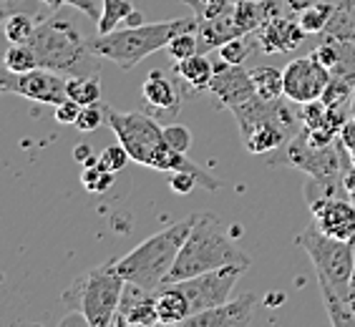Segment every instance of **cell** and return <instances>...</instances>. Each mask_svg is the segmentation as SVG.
I'll return each mask as SVG.
<instances>
[{
	"instance_id": "6da1fadb",
	"label": "cell",
	"mask_w": 355,
	"mask_h": 327,
	"mask_svg": "<svg viewBox=\"0 0 355 327\" xmlns=\"http://www.w3.org/2000/svg\"><path fill=\"white\" fill-rule=\"evenodd\" d=\"M300 247L310 257L320 282V294L333 325H355V312L350 307V282L355 269V239H333L318 227H308L297 237Z\"/></svg>"
},
{
	"instance_id": "7a4b0ae2",
	"label": "cell",
	"mask_w": 355,
	"mask_h": 327,
	"mask_svg": "<svg viewBox=\"0 0 355 327\" xmlns=\"http://www.w3.org/2000/svg\"><path fill=\"white\" fill-rule=\"evenodd\" d=\"M106 121H109L111 131L116 134L119 143H123V149L129 151L131 161L149 166L157 171H189L199 179V184L209 191L219 189V182L209 177L202 166L191 161L187 154L177 151L166 141L164 129L146 114H123V111L109 109L106 106Z\"/></svg>"
},
{
	"instance_id": "3957f363",
	"label": "cell",
	"mask_w": 355,
	"mask_h": 327,
	"mask_svg": "<svg viewBox=\"0 0 355 327\" xmlns=\"http://www.w3.org/2000/svg\"><path fill=\"white\" fill-rule=\"evenodd\" d=\"M230 265L250 267L252 259L234 245L232 237L227 234L225 224H222V219L214 214H202L194 219L189 237H187L184 247H182V252H179L177 262H174L164 282L189 280V277Z\"/></svg>"
},
{
	"instance_id": "277c9868",
	"label": "cell",
	"mask_w": 355,
	"mask_h": 327,
	"mask_svg": "<svg viewBox=\"0 0 355 327\" xmlns=\"http://www.w3.org/2000/svg\"><path fill=\"white\" fill-rule=\"evenodd\" d=\"M232 114L237 118L242 146L254 157H270L285 149L302 129V118L295 116L282 98L267 101L254 96L252 101L234 106Z\"/></svg>"
},
{
	"instance_id": "5b68a950",
	"label": "cell",
	"mask_w": 355,
	"mask_h": 327,
	"mask_svg": "<svg viewBox=\"0 0 355 327\" xmlns=\"http://www.w3.org/2000/svg\"><path fill=\"white\" fill-rule=\"evenodd\" d=\"M194 219L197 217H187L177 224L162 229V232L151 234L141 245L134 247L129 254L116 259V269L121 272L123 280L134 282L144 290H151V292H159V287L169 277L171 267H174L187 237H189Z\"/></svg>"
},
{
	"instance_id": "8992f818",
	"label": "cell",
	"mask_w": 355,
	"mask_h": 327,
	"mask_svg": "<svg viewBox=\"0 0 355 327\" xmlns=\"http://www.w3.org/2000/svg\"><path fill=\"white\" fill-rule=\"evenodd\" d=\"M199 21L191 18H174V21H159V23H146V26H129L119 28L111 33H98L94 41H89L91 51L98 58L116 63L119 69L129 71L144 58H149L151 53H157L162 48L171 43L174 35L182 30H191L197 28Z\"/></svg>"
},
{
	"instance_id": "52a82bcc",
	"label": "cell",
	"mask_w": 355,
	"mask_h": 327,
	"mask_svg": "<svg viewBox=\"0 0 355 327\" xmlns=\"http://www.w3.org/2000/svg\"><path fill=\"white\" fill-rule=\"evenodd\" d=\"M38 66L66 76H96L98 73V55L91 51L89 41L78 33L71 21L48 18L41 21L31 38Z\"/></svg>"
},
{
	"instance_id": "ba28073f",
	"label": "cell",
	"mask_w": 355,
	"mask_h": 327,
	"mask_svg": "<svg viewBox=\"0 0 355 327\" xmlns=\"http://www.w3.org/2000/svg\"><path fill=\"white\" fill-rule=\"evenodd\" d=\"M270 164H287L293 169L305 171L310 179L318 182H340L345 171L353 166L350 151L345 149V143L340 139L335 141H318L315 136H310V131L302 126L300 134L293 136V141L287 143L285 149L270 154Z\"/></svg>"
},
{
	"instance_id": "9c48e42d",
	"label": "cell",
	"mask_w": 355,
	"mask_h": 327,
	"mask_svg": "<svg viewBox=\"0 0 355 327\" xmlns=\"http://www.w3.org/2000/svg\"><path fill=\"white\" fill-rule=\"evenodd\" d=\"M123 287L126 280L116 269V262H106L76 280L69 297H76V310L86 315L89 327H109L116 320Z\"/></svg>"
},
{
	"instance_id": "30bf717a",
	"label": "cell",
	"mask_w": 355,
	"mask_h": 327,
	"mask_svg": "<svg viewBox=\"0 0 355 327\" xmlns=\"http://www.w3.org/2000/svg\"><path fill=\"white\" fill-rule=\"evenodd\" d=\"M245 272H247V267L230 265V267L212 269V272L197 274V277H189V280L171 282V285H177L179 290H182V294H184L191 307V315H199V312H205V310H212V307L230 300L234 285H237V280Z\"/></svg>"
},
{
	"instance_id": "8fae6325",
	"label": "cell",
	"mask_w": 355,
	"mask_h": 327,
	"mask_svg": "<svg viewBox=\"0 0 355 327\" xmlns=\"http://www.w3.org/2000/svg\"><path fill=\"white\" fill-rule=\"evenodd\" d=\"M330 86V69L322 66L313 53L295 58L282 69V89L285 98L293 103H313L320 101Z\"/></svg>"
},
{
	"instance_id": "7c38bea8",
	"label": "cell",
	"mask_w": 355,
	"mask_h": 327,
	"mask_svg": "<svg viewBox=\"0 0 355 327\" xmlns=\"http://www.w3.org/2000/svg\"><path fill=\"white\" fill-rule=\"evenodd\" d=\"M3 91L31 98V101L58 106L69 98V78H61L51 69H33L28 73H13V71L6 69Z\"/></svg>"
},
{
	"instance_id": "4fadbf2b",
	"label": "cell",
	"mask_w": 355,
	"mask_h": 327,
	"mask_svg": "<svg viewBox=\"0 0 355 327\" xmlns=\"http://www.w3.org/2000/svg\"><path fill=\"white\" fill-rule=\"evenodd\" d=\"M209 91H212L214 98L230 111H232L234 106H242V103L252 101L254 96H257L250 71H245L242 66H234V63L222 61V58L214 63V78H212V83H209Z\"/></svg>"
},
{
	"instance_id": "5bb4252c",
	"label": "cell",
	"mask_w": 355,
	"mask_h": 327,
	"mask_svg": "<svg viewBox=\"0 0 355 327\" xmlns=\"http://www.w3.org/2000/svg\"><path fill=\"white\" fill-rule=\"evenodd\" d=\"M315 227L333 239H355V202L345 194L310 204Z\"/></svg>"
},
{
	"instance_id": "9a60e30c",
	"label": "cell",
	"mask_w": 355,
	"mask_h": 327,
	"mask_svg": "<svg viewBox=\"0 0 355 327\" xmlns=\"http://www.w3.org/2000/svg\"><path fill=\"white\" fill-rule=\"evenodd\" d=\"M257 302H260L257 294L245 292V294H239V297H234V300H227V302H222V305L212 307V310L191 315L182 325L184 327H247L252 322Z\"/></svg>"
},
{
	"instance_id": "2e32d148",
	"label": "cell",
	"mask_w": 355,
	"mask_h": 327,
	"mask_svg": "<svg viewBox=\"0 0 355 327\" xmlns=\"http://www.w3.org/2000/svg\"><path fill=\"white\" fill-rule=\"evenodd\" d=\"M114 325H129V327H151L162 325L159 322V310H157V292L144 290V287L126 282L119 302V312Z\"/></svg>"
},
{
	"instance_id": "e0dca14e",
	"label": "cell",
	"mask_w": 355,
	"mask_h": 327,
	"mask_svg": "<svg viewBox=\"0 0 355 327\" xmlns=\"http://www.w3.org/2000/svg\"><path fill=\"white\" fill-rule=\"evenodd\" d=\"M305 35L308 33L300 21H293L287 15H275L257 30V41L265 53H282V51H295Z\"/></svg>"
},
{
	"instance_id": "ac0fdd59",
	"label": "cell",
	"mask_w": 355,
	"mask_h": 327,
	"mask_svg": "<svg viewBox=\"0 0 355 327\" xmlns=\"http://www.w3.org/2000/svg\"><path fill=\"white\" fill-rule=\"evenodd\" d=\"M237 35H242V33H239L237 23H234L232 8L225 10L222 15H217V18L199 21V26H197L199 53H209L212 48H222L227 41H232Z\"/></svg>"
},
{
	"instance_id": "d6986e66",
	"label": "cell",
	"mask_w": 355,
	"mask_h": 327,
	"mask_svg": "<svg viewBox=\"0 0 355 327\" xmlns=\"http://www.w3.org/2000/svg\"><path fill=\"white\" fill-rule=\"evenodd\" d=\"M157 310L162 325H182L191 315V307L177 285L164 282L157 292Z\"/></svg>"
},
{
	"instance_id": "ffe728a7",
	"label": "cell",
	"mask_w": 355,
	"mask_h": 327,
	"mask_svg": "<svg viewBox=\"0 0 355 327\" xmlns=\"http://www.w3.org/2000/svg\"><path fill=\"white\" fill-rule=\"evenodd\" d=\"M141 94L151 109H157V111H171V114H174V111L179 109V103H182L177 89H174V83H171L166 76L159 73V71L146 76V81L141 83Z\"/></svg>"
},
{
	"instance_id": "44dd1931",
	"label": "cell",
	"mask_w": 355,
	"mask_h": 327,
	"mask_svg": "<svg viewBox=\"0 0 355 327\" xmlns=\"http://www.w3.org/2000/svg\"><path fill=\"white\" fill-rule=\"evenodd\" d=\"M177 63V73L182 76V81L189 83L194 91H209V83L214 78V63L207 58V53H194Z\"/></svg>"
},
{
	"instance_id": "7402d4cb",
	"label": "cell",
	"mask_w": 355,
	"mask_h": 327,
	"mask_svg": "<svg viewBox=\"0 0 355 327\" xmlns=\"http://www.w3.org/2000/svg\"><path fill=\"white\" fill-rule=\"evenodd\" d=\"M254 83V91L260 98L267 101H275V98H282L285 89H282V71L275 69V66H257V69L250 71Z\"/></svg>"
},
{
	"instance_id": "603a6c76",
	"label": "cell",
	"mask_w": 355,
	"mask_h": 327,
	"mask_svg": "<svg viewBox=\"0 0 355 327\" xmlns=\"http://www.w3.org/2000/svg\"><path fill=\"white\" fill-rule=\"evenodd\" d=\"M137 13L131 0H103L101 3V18H98V33H111V30H119V26L129 21L131 15Z\"/></svg>"
},
{
	"instance_id": "cb8c5ba5",
	"label": "cell",
	"mask_w": 355,
	"mask_h": 327,
	"mask_svg": "<svg viewBox=\"0 0 355 327\" xmlns=\"http://www.w3.org/2000/svg\"><path fill=\"white\" fill-rule=\"evenodd\" d=\"M69 98L78 101L81 106L101 101V81L96 76H69Z\"/></svg>"
},
{
	"instance_id": "d4e9b609",
	"label": "cell",
	"mask_w": 355,
	"mask_h": 327,
	"mask_svg": "<svg viewBox=\"0 0 355 327\" xmlns=\"http://www.w3.org/2000/svg\"><path fill=\"white\" fill-rule=\"evenodd\" d=\"M38 23L41 21H35L33 15H28V13L6 15V18H3V33H6V38L10 43H31Z\"/></svg>"
},
{
	"instance_id": "484cf974",
	"label": "cell",
	"mask_w": 355,
	"mask_h": 327,
	"mask_svg": "<svg viewBox=\"0 0 355 327\" xmlns=\"http://www.w3.org/2000/svg\"><path fill=\"white\" fill-rule=\"evenodd\" d=\"M333 10H335L333 3L322 0V3H315V6L302 8L300 13H297V21H300V26L305 28V33H325V28H328Z\"/></svg>"
},
{
	"instance_id": "4316f807",
	"label": "cell",
	"mask_w": 355,
	"mask_h": 327,
	"mask_svg": "<svg viewBox=\"0 0 355 327\" xmlns=\"http://www.w3.org/2000/svg\"><path fill=\"white\" fill-rule=\"evenodd\" d=\"M6 69L13 71V73H28L33 69H41L33 46L31 43H13L6 51Z\"/></svg>"
},
{
	"instance_id": "83f0119b",
	"label": "cell",
	"mask_w": 355,
	"mask_h": 327,
	"mask_svg": "<svg viewBox=\"0 0 355 327\" xmlns=\"http://www.w3.org/2000/svg\"><path fill=\"white\" fill-rule=\"evenodd\" d=\"M114 182V171L103 169L98 164V157H91L89 161H83V171H81V184L89 191H106Z\"/></svg>"
},
{
	"instance_id": "f1b7e54d",
	"label": "cell",
	"mask_w": 355,
	"mask_h": 327,
	"mask_svg": "<svg viewBox=\"0 0 355 327\" xmlns=\"http://www.w3.org/2000/svg\"><path fill=\"white\" fill-rule=\"evenodd\" d=\"M250 53H252V33L237 35V38L227 41L225 46L219 48V58L227 63H234V66H242Z\"/></svg>"
},
{
	"instance_id": "f546056e",
	"label": "cell",
	"mask_w": 355,
	"mask_h": 327,
	"mask_svg": "<svg viewBox=\"0 0 355 327\" xmlns=\"http://www.w3.org/2000/svg\"><path fill=\"white\" fill-rule=\"evenodd\" d=\"M169 55L174 61H184L189 55L199 53V41H197V28H191V30H182L179 35L171 38V43L166 46Z\"/></svg>"
},
{
	"instance_id": "4dcf8cb0",
	"label": "cell",
	"mask_w": 355,
	"mask_h": 327,
	"mask_svg": "<svg viewBox=\"0 0 355 327\" xmlns=\"http://www.w3.org/2000/svg\"><path fill=\"white\" fill-rule=\"evenodd\" d=\"M325 33L333 35V38H338V41L353 43L355 46V18L335 8L333 15H330L328 28H325Z\"/></svg>"
},
{
	"instance_id": "1f68e13d",
	"label": "cell",
	"mask_w": 355,
	"mask_h": 327,
	"mask_svg": "<svg viewBox=\"0 0 355 327\" xmlns=\"http://www.w3.org/2000/svg\"><path fill=\"white\" fill-rule=\"evenodd\" d=\"M187 6L191 8V13L197 21H209V18H217L222 15L225 10L232 8L230 0H184Z\"/></svg>"
},
{
	"instance_id": "d6a6232c",
	"label": "cell",
	"mask_w": 355,
	"mask_h": 327,
	"mask_svg": "<svg viewBox=\"0 0 355 327\" xmlns=\"http://www.w3.org/2000/svg\"><path fill=\"white\" fill-rule=\"evenodd\" d=\"M131 161L129 157V151L123 149V143H116V146H106V149L101 151V157H98V164H101L103 169H109V171H121L126 164Z\"/></svg>"
},
{
	"instance_id": "836d02e7",
	"label": "cell",
	"mask_w": 355,
	"mask_h": 327,
	"mask_svg": "<svg viewBox=\"0 0 355 327\" xmlns=\"http://www.w3.org/2000/svg\"><path fill=\"white\" fill-rule=\"evenodd\" d=\"M106 118V106H98V103H91V106H83L78 118H76V129L78 131H96Z\"/></svg>"
},
{
	"instance_id": "e575fe53",
	"label": "cell",
	"mask_w": 355,
	"mask_h": 327,
	"mask_svg": "<svg viewBox=\"0 0 355 327\" xmlns=\"http://www.w3.org/2000/svg\"><path fill=\"white\" fill-rule=\"evenodd\" d=\"M164 136L166 141L174 146L177 151H182V154H187L191 146V131L187 129V126H182V123H171V126H164Z\"/></svg>"
},
{
	"instance_id": "d590c367",
	"label": "cell",
	"mask_w": 355,
	"mask_h": 327,
	"mask_svg": "<svg viewBox=\"0 0 355 327\" xmlns=\"http://www.w3.org/2000/svg\"><path fill=\"white\" fill-rule=\"evenodd\" d=\"M81 109H83V106L78 101H73V98H66L63 103H58V106H55V121L76 126V118H78Z\"/></svg>"
},
{
	"instance_id": "8d00e7d4",
	"label": "cell",
	"mask_w": 355,
	"mask_h": 327,
	"mask_svg": "<svg viewBox=\"0 0 355 327\" xmlns=\"http://www.w3.org/2000/svg\"><path fill=\"white\" fill-rule=\"evenodd\" d=\"M46 6L51 8H61V6H73L78 8V10H83V13L89 15V18H94V21H98L101 18V13H98V6H96V0H43Z\"/></svg>"
},
{
	"instance_id": "74e56055",
	"label": "cell",
	"mask_w": 355,
	"mask_h": 327,
	"mask_svg": "<svg viewBox=\"0 0 355 327\" xmlns=\"http://www.w3.org/2000/svg\"><path fill=\"white\" fill-rule=\"evenodd\" d=\"M171 189L177 191V194H189L194 186H202L199 184V179L189 171H171Z\"/></svg>"
},
{
	"instance_id": "f35d334b",
	"label": "cell",
	"mask_w": 355,
	"mask_h": 327,
	"mask_svg": "<svg viewBox=\"0 0 355 327\" xmlns=\"http://www.w3.org/2000/svg\"><path fill=\"white\" fill-rule=\"evenodd\" d=\"M340 141L345 143L348 151H355V116H350L348 121H345V126H343V131H340Z\"/></svg>"
},
{
	"instance_id": "ab89813d",
	"label": "cell",
	"mask_w": 355,
	"mask_h": 327,
	"mask_svg": "<svg viewBox=\"0 0 355 327\" xmlns=\"http://www.w3.org/2000/svg\"><path fill=\"white\" fill-rule=\"evenodd\" d=\"M328 3H333L338 10H343V13H348L355 18V0H328Z\"/></svg>"
},
{
	"instance_id": "60d3db41",
	"label": "cell",
	"mask_w": 355,
	"mask_h": 327,
	"mask_svg": "<svg viewBox=\"0 0 355 327\" xmlns=\"http://www.w3.org/2000/svg\"><path fill=\"white\" fill-rule=\"evenodd\" d=\"M287 6L293 8L295 13H300L302 8H308V6H315V3H322V0H285Z\"/></svg>"
},
{
	"instance_id": "b9f144b4",
	"label": "cell",
	"mask_w": 355,
	"mask_h": 327,
	"mask_svg": "<svg viewBox=\"0 0 355 327\" xmlns=\"http://www.w3.org/2000/svg\"><path fill=\"white\" fill-rule=\"evenodd\" d=\"M76 159H78V161H89L91 159V151H89V146H78V149H76Z\"/></svg>"
},
{
	"instance_id": "7bdbcfd3",
	"label": "cell",
	"mask_w": 355,
	"mask_h": 327,
	"mask_svg": "<svg viewBox=\"0 0 355 327\" xmlns=\"http://www.w3.org/2000/svg\"><path fill=\"white\" fill-rule=\"evenodd\" d=\"M350 307L355 312V269H353V282H350Z\"/></svg>"
},
{
	"instance_id": "ee69618b",
	"label": "cell",
	"mask_w": 355,
	"mask_h": 327,
	"mask_svg": "<svg viewBox=\"0 0 355 327\" xmlns=\"http://www.w3.org/2000/svg\"><path fill=\"white\" fill-rule=\"evenodd\" d=\"M350 114L355 116V91H353V101H350Z\"/></svg>"
},
{
	"instance_id": "f6af8a7d",
	"label": "cell",
	"mask_w": 355,
	"mask_h": 327,
	"mask_svg": "<svg viewBox=\"0 0 355 327\" xmlns=\"http://www.w3.org/2000/svg\"><path fill=\"white\" fill-rule=\"evenodd\" d=\"M350 159H353V166H355V151H350Z\"/></svg>"
}]
</instances>
